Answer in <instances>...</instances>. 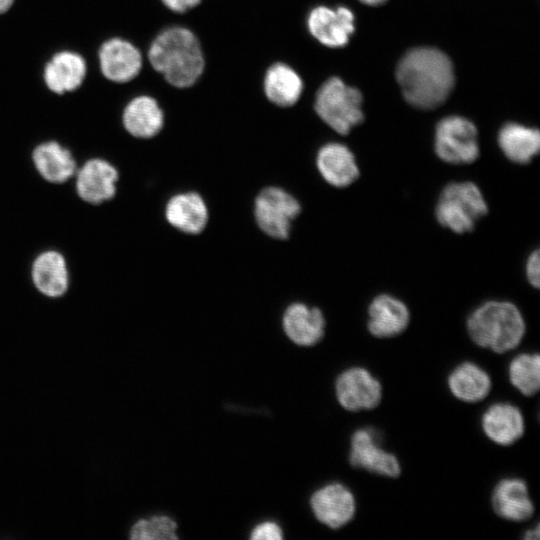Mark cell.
<instances>
[{"instance_id":"9c48e42d","label":"cell","mask_w":540,"mask_h":540,"mask_svg":"<svg viewBox=\"0 0 540 540\" xmlns=\"http://www.w3.org/2000/svg\"><path fill=\"white\" fill-rule=\"evenodd\" d=\"M335 395L338 403L347 411L372 410L381 402L382 385L366 368L352 366L336 378Z\"/></svg>"},{"instance_id":"5b68a950","label":"cell","mask_w":540,"mask_h":540,"mask_svg":"<svg viewBox=\"0 0 540 540\" xmlns=\"http://www.w3.org/2000/svg\"><path fill=\"white\" fill-rule=\"evenodd\" d=\"M301 211L299 199L279 185L262 187L252 204V217L257 229L264 236L278 241L289 238Z\"/></svg>"},{"instance_id":"277c9868","label":"cell","mask_w":540,"mask_h":540,"mask_svg":"<svg viewBox=\"0 0 540 540\" xmlns=\"http://www.w3.org/2000/svg\"><path fill=\"white\" fill-rule=\"evenodd\" d=\"M362 100L358 89L333 76L318 88L313 109L318 118L331 130L340 135H347L364 119Z\"/></svg>"},{"instance_id":"603a6c76","label":"cell","mask_w":540,"mask_h":540,"mask_svg":"<svg viewBox=\"0 0 540 540\" xmlns=\"http://www.w3.org/2000/svg\"><path fill=\"white\" fill-rule=\"evenodd\" d=\"M447 386L456 399L465 403H477L490 393L492 380L488 372L478 364L465 361L451 370Z\"/></svg>"},{"instance_id":"2e32d148","label":"cell","mask_w":540,"mask_h":540,"mask_svg":"<svg viewBox=\"0 0 540 540\" xmlns=\"http://www.w3.org/2000/svg\"><path fill=\"white\" fill-rule=\"evenodd\" d=\"M261 90L270 105L279 109H290L301 100L304 81L290 63L277 60L264 69Z\"/></svg>"},{"instance_id":"d6a6232c","label":"cell","mask_w":540,"mask_h":540,"mask_svg":"<svg viewBox=\"0 0 540 540\" xmlns=\"http://www.w3.org/2000/svg\"><path fill=\"white\" fill-rule=\"evenodd\" d=\"M16 0H0V15L6 14L11 10Z\"/></svg>"},{"instance_id":"4316f807","label":"cell","mask_w":540,"mask_h":540,"mask_svg":"<svg viewBox=\"0 0 540 540\" xmlns=\"http://www.w3.org/2000/svg\"><path fill=\"white\" fill-rule=\"evenodd\" d=\"M511 385L522 395L531 397L540 388V356L538 353H521L508 366Z\"/></svg>"},{"instance_id":"4dcf8cb0","label":"cell","mask_w":540,"mask_h":540,"mask_svg":"<svg viewBox=\"0 0 540 540\" xmlns=\"http://www.w3.org/2000/svg\"><path fill=\"white\" fill-rule=\"evenodd\" d=\"M539 250L532 252L526 263V276L529 283L538 288L540 284V255Z\"/></svg>"},{"instance_id":"f1b7e54d","label":"cell","mask_w":540,"mask_h":540,"mask_svg":"<svg viewBox=\"0 0 540 540\" xmlns=\"http://www.w3.org/2000/svg\"><path fill=\"white\" fill-rule=\"evenodd\" d=\"M252 540H281L283 532L281 527L273 521H265L256 525L250 534Z\"/></svg>"},{"instance_id":"f546056e","label":"cell","mask_w":540,"mask_h":540,"mask_svg":"<svg viewBox=\"0 0 540 540\" xmlns=\"http://www.w3.org/2000/svg\"><path fill=\"white\" fill-rule=\"evenodd\" d=\"M161 5L169 12L183 15L198 8L203 0H159Z\"/></svg>"},{"instance_id":"1f68e13d","label":"cell","mask_w":540,"mask_h":540,"mask_svg":"<svg viewBox=\"0 0 540 540\" xmlns=\"http://www.w3.org/2000/svg\"><path fill=\"white\" fill-rule=\"evenodd\" d=\"M539 525L537 524L534 528H530L525 531L523 539L525 540H537L539 538Z\"/></svg>"},{"instance_id":"8992f818","label":"cell","mask_w":540,"mask_h":540,"mask_svg":"<svg viewBox=\"0 0 540 540\" xmlns=\"http://www.w3.org/2000/svg\"><path fill=\"white\" fill-rule=\"evenodd\" d=\"M487 212L480 189L469 181L448 184L442 190L435 210L438 222L458 234L473 230L477 220Z\"/></svg>"},{"instance_id":"484cf974","label":"cell","mask_w":540,"mask_h":540,"mask_svg":"<svg viewBox=\"0 0 540 540\" xmlns=\"http://www.w3.org/2000/svg\"><path fill=\"white\" fill-rule=\"evenodd\" d=\"M498 144L509 160L526 164L539 152L540 134L535 128L507 123L499 131Z\"/></svg>"},{"instance_id":"3957f363","label":"cell","mask_w":540,"mask_h":540,"mask_svg":"<svg viewBox=\"0 0 540 540\" xmlns=\"http://www.w3.org/2000/svg\"><path fill=\"white\" fill-rule=\"evenodd\" d=\"M467 331L479 347L503 354L522 341L526 326L520 310L508 301H487L467 319Z\"/></svg>"},{"instance_id":"7c38bea8","label":"cell","mask_w":540,"mask_h":540,"mask_svg":"<svg viewBox=\"0 0 540 540\" xmlns=\"http://www.w3.org/2000/svg\"><path fill=\"white\" fill-rule=\"evenodd\" d=\"M165 123V110L153 95L137 94L122 108L123 129L136 140L149 141L156 138L163 131Z\"/></svg>"},{"instance_id":"4fadbf2b","label":"cell","mask_w":540,"mask_h":540,"mask_svg":"<svg viewBox=\"0 0 540 540\" xmlns=\"http://www.w3.org/2000/svg\"><path fill=\"white\" fill-rule=\"evenodd\" d=\"M88 64L85 57L71 49L54 52L42 69L45 87L53 94L62 96L76 92L85 82Z\"/></svg>"},{"instance_id":"d6986e66","label":"cell","mask_w":540,"mask_h":540,"mask_svg":"<svg viewBox=\"0 0 540 540\" xmlns=\"http://www.w3.org/2000/svg\"><path fill=\"white\" fill-rule=\"evenodd\" d=\"M118 180L119 172L114 165L107 160L93 158L77 172V193L90 204H101L116 195Z\"/></svg>"},{"instance_id":"52a82bcc","label":"cell","mask_w":540,"mask_h":540,"mask_svg":"<svg viewBox=\"0 0 540 540\" xmlns=\"http://www.w3.org/2000/svg\"><path fill=\"white\" fill-rule=\"evenodd\" d=\"M435 152L449 164H470L479 156L477 129L468 119L448 116L435 130Z\"/></svg>"},{"instance_id":"ac0fdd59","label":"cell","mask_w":540,"mask_h":540,"mask_svg":"<svg viewBox=\"0 0 540 540\" xmlns=\"http://www.w3.org/2000/svg\"><path fill=\"white\" fill-rule=\"evenodd\" d=\"M314 165L321 179L331 187L345 188L359 176L351 150L339 142H327L316 151Z\"/></svg>"},{"instance_id":"8fae6325","label":"cell","mask_w":540,"mask_h":540,"mask_svg":"<svg viewBox=\"0 0 540 540\" xmlns=\"http://www.w3.org/2000/svg\"><path fill=\"white\" fill-rule=\"evenodd\" d=\"M165 222L173 230L188 236L201 234L207 227L210 212L203 195L196 190H182L170 195L163 207Z\"/></svg>"},{"instance_id":"ba28073f","label":"cell","mask_w":540,"mask_h":540,"mask_svg":"<svg viewBox=\"0 0 540 540\" xmlns=\"http://www.w3.org/2000/svg\"><path fill=\"white\" fill-rule=\"evenodd\" d=\"M99 70L104 79L113 84H127L142 72L144 56L129 39L112 36L105 39L97 51Z\"/></svg>"},{"instance_id":"9a60e30c","label":"cell","mask_w":540,"mask_h":540,"mask_svg":"<svg viewBox=\"0 0 540 540\" xmlns=\"http://www.w3.org/2000/svg\"><path fill=\"white\" fill-rule=\"evenodd\" d=\"M310 507L319 522L331 529H338L354 518L356 499L346 485L332 482L311 495Z\"/></svg>"},{"instance_id":"6da1fadb","label":"cell","mask_w":540,"mask_h":540,"mask_svg":"<svg viewBox=\"0 0 540 540\" xmlns=\"http://www.w3.org/2000/svg\"><path fill=\"white\" fill-rule=\"evenodd\" d=\"M147 61L151 69L170 87L189 89L202 78L206 54L200 36L183 24L161 28L150 40Z\"/></svg>"},{"instance_id":"7402d4cb","label":"cell","mask_w":540,"mask_h":540,"mask_svg":"<svg viewBox=\"0 0 540 540\" xmlns=\"http://www.w3.org/2000/svg\"><path fill=\"white\" fill-rule=\"evenodd\" d=\"M409 321L407 306L389 294L376 296L368 307L367 328L376 338H391L403 333Z\"/></svg>"},{"instance_id":"e0dca14e","label":"cell","mask_w":540,"mask_h":540,"mask_svg":"<svg viewBox=\"0 0 540 540\" xmlns=\"http://www.w3.org/2000/svg\"><path fill=\"white\" fill-rule=\"evenodd\" d=\"M281 327L286 337L294 344L310 347L323 339L326 320L319 307L295 300L284 307Z\"/></svg>"},{"instance_id":"cb8c5ba5","label":"cell","mask_w":540,"mask_h":540,"mask_svg":"<svg viewBox=\"0 0 540 540\" xmlns=\"http://www.w3.org/2000/svg\"><path fill=\"white\" fill-rule=\"evenodd\" d=\"M32 159L39 174L51 183L67 181L76 170L73 155L57 141L50 140L37 145Z\"/></svg>"},{"instance_id":"ffe728a7","label":"cell","mask_w":540,"mask_h":540,"mask_svg":"<svg viewBox=\"0 0 540 540\" xmlns=\"http://www.w3.org/2000/svg\"><path fill=\"white\" fill-rule=\"evenodd\" d=\"M492 509L499 517L512 521L529 520L535 511L526 482L521 478H503L491 494Z\"/></svg>"},{"instance_id":"7a4b0ae2","label":"cell","mask_w":540,"mask_h":540,"mask_svg":"<svg viewBox=\"0 0 540 540\" xmlns=\"http://www.w3.org/2000/svg\"><path fill=\"white\" fill-rule=\"evenodd\" d=\"M396 78L406 101L425 110L443 104L455 83L450 58L432 47H417L405 53L397 65Z\"/></svg>"},{"instance_id":"44dd1931","label":"cell","mask_w":540,"mask_h":540,"mask_svg":"<svg viewBox=\"0 0 540 540\" xmlns=\"http://www.w3.org/2000/svg\"><path fill=\"white\" fill-rule=\"evenodd\" d=\"M481 428L493 443L510 446L524 435L525 420L516 405L498 402L490 405L482 414Z\"/></svg>"},{"instance_id":"836d02e7","label":"cell","mask_w":540,"mask_h":540,"mask_svg":"<svg viewBox=\"0 0 540 540\" xmlns=\"http://www.w3.org/2000/svg\"><path fill=\"white\" fill-rule=\"evenodd\" d=\"M362 3L370 6H379L384 4L388 0H360Z\"/></svg>"},{"instance_id":"5bb4252c","label":"cell","mask_w":540,"mask_h":540,"mask_svg":"<svg viewBox=\"0 0 540 540\" xmlns=\"http://www.w3.org/2000/svg\"><path fill=\"white\" fill-rule=\"evenodd\" d=\"M308 33L328 48L345 46L355 30L354 15L347 7L332 9L325 5L312 8L306 18Z\"/></svg>"},{"instance_id":"30bf717a","label":"cell","mask_w":540,"mask_h":540,"mask_svg":"<svg viewBox=\"0 0 540 540\" xmlns=\"http://www.w3.org/2000/svg\"><path fill=\"white\" fill-rule=\"evenodd\" d=\"M349 463L352 467L387 478L401 474L398 458L382 448L372 428H359L350 438Z\"/></svg>"},{"instance_id":"d4e9b609","label":"cell","mask_w":540,"mask_h":540,"mask_svg":"<svg viewBox=\"0 0 540 540\" xmlns=\"http://www.w3.org/2000/svg\"><path fill=\"white\" fill-rule=\"evenodd\" d=\"M31 275L36 288L48 297L62 296L68 289L66 261L57 251L39 254L33 262Z\"/></svg>"},{"instance_id":"83f0119b","label":"cell","mask_w":540,"mask_h":540,"mask_svg":"<svg viewBox=\"0 0 540 540\" xmlns=\"http://www.w3.org/2000/svg\"><path fill=\"white\" fill-rule=\"evenodd\" d=\"M176 531L177 523L171 517L155 515L135 522L129 537L133 540H176Z\"/></svg>"}]
</instances>
